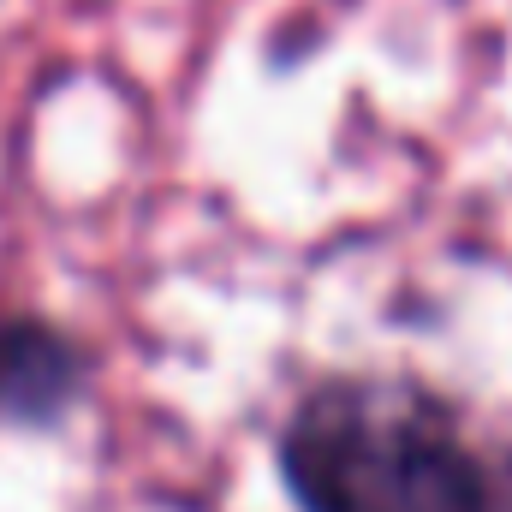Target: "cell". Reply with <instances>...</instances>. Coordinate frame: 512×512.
Listing matches in <instances>:
<instances>
[{"label": "cell", "instance_id": "6da1fadb", "mask_svg": "<svg viewBox=\"0 0 512 512\" xmlns=\"http://www.w3.org/2000/svg\"><path fill=\"white\" fill-rule=\"evenodd\" d=\"M280 477L304 512H495L489 459L411 382H322L280 429Z\"/></svg>", "mask_w": 512, "mask_h": 512}, {"label": "cell", "instance_id": "3957f363", "mask_svg": "<svg viewBox=\"0 0 512 512\" xmlns=\"http://www.w3.org/2000/svg\"><path fill=\"white\" fill-rule=\"evenodd\" d=\"M489 495H495V512H512V453L489 465Z\"/></svg>", "mask_w": 512, "mask_h": 512}, {"label": "cell", "instance_id": "7a4b0ae2", "mask_svg": "<svg viewBox=\"0 0 512 512\" xmlns=\"http://www.w3.org/2000/svg\"><path fill=\"white\" fill-rule=\"evenodd\" d=\"M84 387V352L48 322H0V417L54 423Z\"/></svg>", "mask_w": 512, "mask_h": 512}]
</instances>
